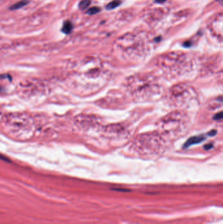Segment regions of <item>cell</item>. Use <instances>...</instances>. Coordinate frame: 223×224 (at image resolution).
<instances>
[{"label":"cell","instance_id":"cell-4","mask_svg":"<svg viewBox=\"0 0 223 224\" xmlns=\"http://www.w3.org/2000/svg\"><path fill=\"white\" fill-rule=\"evenodd\" d=\"M188 123V118L185 113L180 111H173L158 122V132L163 137H178L186 131Z\"/></svg>","mask_w":223,"mask_h":224},{"label":"cell","instance_id":"cell-19","mask_svg":"<svg viewBox=\"0 0 223 224\" xmlns=\"http://www.w3.org/2000/svg\"><path fill=\"white\" fill-rule=\"evenodd\" d=\"M217 1H218L219 4L221 5H223V0H217Z\"/></svg>","mask_w":223,"mask_h":224},{"label":"cell","instance_id":"cell-7","mask_svg":"<svg viewBox=\"0 0 223 224\" xmlns=\"http://www.w3.org/2000/svg\"><path fill=\"white\" fill-rule=\"evenodd\" d=\"M49 91L47 85L38 79H28L18 85L17 92L24 100L35 102L46 96Z\"/></svg>","mask_w":223,"mask_h":224},{"label":"cell","instance_id":"cell-16","mask_svg":"<svg viewBox=\"0 0 223 224\" xmlns=\"http://www.w3.org/2000/svg\"><path fill=\"white\" fill-rule=\"evenodd\" d=\"M214 119L216 120H220L223 119V111L219 112L214 116Z\"/></svg>","mask_w":223,"mask_h":224},{"label":"cell","instance_id":"cell-5","mask_svg":"<svg viewBox=\"0 0 223 224\" xmlns=\"http://www.w3.org/2000/svg\"><path fill=\"white\" fill-rule=\"evenodd\" d=\"M164 138L159 132H147L134 140L133 148L141 155L153 156L161 153L165 148Z\"/></svg>","mask_w":223,"mask_h":224},{"label":"cell","instance_id":"cell-13","mask_svg":"<svg viewBox=\"0 0 223 224\" xmlns=\"http://www.w3.org/2000/svg\"><path fill=\"white\" fill-rule=\"evenodd\" d=\"M120 3H121V1L120 0H113V1L109 3L106 5V9L107 10H112L113 9H115L120 5Z\"/></svg>","mask_w":223,"mask_h":224},{"label":"cell","instance_id":"cell-18","mask_svg":"<svg viewBox=\"0 0 223 224\" xmlns=\"http://www.w3.org/2000/svg\"><path fill=\"white\" fill-rule=\"evenodd\" d=\"M166 1V0H156V2L157 3H164Z\"/></svg>","mask_w":223,"mask_h":224},{"label":"cell","instance_id":"cell-14","mask_svg":"<svg viewBox=\"0 0 223 224\" xmlns=\"http://www.w3.org/2000/svg\"><path fill=\"white\" fill-rule=\"evenodd\" d=\"M90 3H91L90 0H83V1H81L80 2L79 7V8L81 9L84 10V9H87L88 7H89V5H90Z\"/></svg>","mask_w":223,"mask_h":224},{"label":"cell","instance_id":"cell-15","mask_svg":"<svg viewBox=\"0 0 223 224\" xmlns=\"http://www.w3.org/2000/svg\"><path fill=\"white\" fill-rule=\"evenodd\" d=\"M100 11V9L99 7H91L89 9H88L87 10V14L90 15H95V14H97Z\"/></svg>","mask_w":223,"mask_h":224},{"label":"cell","instance_id":"cell-3","mask_svg":"<svg viewBox=\"0 0 223 224\" xmlns=\"http://www.w3.org/2000/svg\"><path fill=\"white\" fill-rule=\"evenodd\" d=\"M158 66L171 78L180 77L191 70L192 64L181 52H171L162 55L158 59Z\"/></svg>","mask_w":223,"mask_h":224},{"label":"cell","instance_id":"cell-9","mask_svg":"<svg viewBox=\"0 0 223 224\" xmlns=\"http://www.w3.org/2000/svg\"><path fill=\"white\" fill-rule=\"evenodd\" d=\"M74 122L78 128L83 131H88L91 128L100 126L95 117L88 115H78L74 120Z\"/></svg>","mask_w":223,"mask_h":224},{"label":"cell","instance_id":"cell-11","mask_svg":"<svg viewBox=\"0 0 223 224\" xmlns=\"http://www.w3.org/2000/svg\"><path fill=\"white\" fill-rule=\"evenodd\" d=\"M73 30V24L72 23L70 22V21H66V22L63 23V27L62 31V32H63L66 34H68L72 32V31Z\"/></svg>","mask_w":223,"mask_h":224},{"label":"cell","instance_id":"cell-12","mask_svg":"<svg viewBox=\"0 0 223 224\" xmlns=\"http://www.w3.org/2000/svg\"><path fill=\"white\" fill-rule=\"evenodd\" d=\"M28 3H29V1H28V0H22V1H19L18 3H15V4L13 5L10 7V9L12 10H17V9L23 7H24V6H26Z\"/></svg>","mask_w":223,"mask_h":224},{"label":"cell","instance_id":"cell-17","mask_svg":"<svg viewBox=\"0 0 223 224\" xmlns=\"http://www.w3.org/2000/svg\"><path fill=\"white\" fill-rule=\"evenodd\" d=\"M218 79L223 84V69L221 72H219L218 73Z\"/></svg>","mask_w":223,"mask_h":224},{"label":"cell","instance_id":"cell-10","mask_svg":"<svg viewBox=\"0 0 223 224\" xmlns=\"http://www.w3.org/2000/svg\"><path fill=\"white\" fill-rule=\"evenodd\" d=\"M205 140V137L203 135H199V136H194L192 137H190L188 140H187L185 143V147L188 148L192 145L197 144L201 142H203Z\"/></svg>","mask_w":223,"mask_h":224},{"label":"cell","instance_id":"cell-6","mask_svg":"<svg viewBox=\"0 0 223 224\" xmlns=\"http://www.w3.org/2000/svg\"><path fill=\"white\" fill-rule=\"evenodd\" d=\"M168 98L172 106L186 108L196 102L197 94L192 87L186 83H180L173 85L169 90Z\"/></svg>","mask_w":223,"mask_h":224},{"label":"cell","instance_id":"cell-2","mask_svg":"<svg viewBox=\"0 0 223 224\" xmlns=\"http://www.w3.org/2000/svg\"><path fill=\"white\" fill-rule=\"evenodd\" d=\"M126 87L133 99L138 102H149L159 99L162 88L155 77L148 74H137L130 77Z\"/></svg>","mask_w":223,"mask_h":224},{"label":"cell","instance_id":"cell-8","mask_svg":"<svg viewBox=\"0 0 223 224\" xmlns=\"http://www.w3.org/2000/svg\"><path fill=\"white\" fill-rule=\"evenodd\" d=\"M104 134L106 138L113 140H119L127 138L128 132L121 124H111L104 127Z\"/></svg>","mask_w":223,"mask_h":224},{"label":"cell","instance_id":"cell-1","mask_svg":"<svg viewBox=\"0 0 223 224\" xmlns=\"http://www.w3.org/2000/svg\"><path fill=\"white\" fill-rule=\"evenodd\" d=\"M1 126L6 135L16 140H29L35 132L34 119L24 112H14L2 116Z\"/></svg>","mask_w":223,"mask_h":224}]
</instances>
